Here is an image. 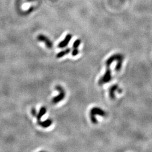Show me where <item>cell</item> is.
I'll return each mask as SVG.
<instances>
[{
  "label": "cell",
  "mask_w": 152,
  "mask_h": 152,
  "mask_svg": "<svg viewBox=\"0 0 152 152\" xmlns=\"http://www.w3.org/2000/svg\"><path fill=\"white\" fill-rule=\"evenodd\" d=\"M78 53H79V50H78V48H73L72 51V55L73 56H77L78 54Z\"/></svg>",
  "instance_id": "4fadbf2b"
},
{
  "label": "cell",
  "mask_w": 152,
  "mask_h": 152,
  "mask_svg": "<svg viewBox=\"0 0 152 152\" xmlns=\"http://www.w3.org/2000/svg\"><path fill=\"white\" fill-rule=\"evenodd\" d=\"M123 59H121L117 61V63L116 64V66H115V70L116 72H119L122 68V66Z\"/></svg>",
  "instance_id": "8fae6325"
},
{
  "label": "cell",
  "mask_w": 152,
  "mask_h": 152,
  "mask_svg": "<svg viewBox=\"0 0 152 152\" xmlns=\"http://www.w3.org/2000/svg\"><path fill=\"white\" fill-rule=\"evenodd\" d=\"M31 113H32V115H33L34 117H36V116H37V111H36V109L35 108H33L31 109Z\"/></svg>",
  "instance_id": "5bb4252c"
},
{
  "label": "cell",
  "mask_w": 152,
  "mask_h": 152,
  "mask_svg": "<svg viewBox=\"0 0 152 152\" xmlns=\"http://www.w3.org/2000/svg\"><path fill=\"white\" fill-rule=\"evenodd\" d=\"M38 123L39 126H41L43 128H47L50 127L53 123V121L51 119H47L44 121H38Z\"/></svg>",
  "instance_id": "ba28073f"
},
{
  "label": "cell",
  "mask_w": 152,
  "mask_h": 152,
  "mask_svg": "<svg viewBox=\"0 0 152 152\" xmlns=\"http://www.w3.org/2000/svg\"><path fill=\"white\" fill-rule=\"evenodd\" d=\"M118 88H119V87H118V85L117 84H115L110 87V89H109V97H110L111 100L115 99V96L114 94V92L118 90Z\"/></svg>",
  "instance_id": "52a82bcc"
},
{
  "label": "cell",
  "mask_w": 152,
  "mask_h": 152,
  "mask_svg": "<svg viewBox=\"0 0 152 152\" xmlns=\"http://www.w3.org/2000/svg\"><path fill=\"white\" fill-rule=\"evenodd\" d=\"M124 57L123 56V55L120 54H114L113 55H112L109 58H108L106 61L105 64L106 66H110L111 65V64L113 63L114 61L115 60H119L121 59H123Z\"/></svg>",
  "instance_id": "5b68a950"
},
{
  "label": "cell",
  "mask_w": 152,
  "mask_h": 152,
  "mask_svg": "<svg viewBox=\"0 0 152 152\" xmlns=\"http://www.w3.org/2000/svg\"><path fill=\"white\" fill-rule=\"evenodd\" d=\"M112 80L111 70L110 66H106V69L105 74L99 80L98 84L99 86H102L103 85L108 83Z\"/></svg>",
  "instance_id": "3957f363"
},
{
  "label": "cell",
  "mask_w": 152,
  "mask_h": 152,
  "mask_svg": "<svg viewBox=\"0 0 152 152\" xmlns=\"http://www.w3.org/2000/svg\"><path fill=\"white\" fill-rule=\"evenodd\" d=\"M117 91H118V92L119 94H121L122 92V90L121 89H120V88H118V90Z\"/></svg>",
  "instance_id": "9a60e30c"
},
{
  "label": "cell",
  "mask_w": 152,
  "mask_h": 152,
  "mask_svg": "<svg viewBox=\"0 0 152 152\" xmlns=\"http://www.w3.org/2000/svg\"><path fill=\"white\" fill-rule=\"evenodd\" d=\"M81 43V40L80 39H77L74 42L73 45V48H78L79 46L80 45Z\"/></svg>",
  "instance_id": "7c38bea8"
},
{
  "label": "cell",
  "mask_w": 152,
  "mask_h": 152,
  "mask_svg": "<svg viewBox=\"0 0 152 152\" xmlns=\"http://www.w3.org/2000/svg\"><path fill=\"white\" fill-rule=\"evenodd\" d=\"M70 52H71V48H66L65 50L60 51L59 53H57L56 55V57L57 58H61V57H63L64 56L68 54Z\"/></svg>",
  "instance_id": "30bf717a"
},
{
  "label": "cell",
  "mask_w": 152,
  "mask_h": 152,
  "mask_svg": "<svg viewBox=\"0 0 152 152\" xmlns=\"http://www.w3.org/2000/svg\"><path fill=\"white\" fill-rule=\"evenodd\" d=\"M96 115H99L100 116L105 117L106 116V113L104 110L98 107H94L91 109L90 113V117L91 122L94 124L98 123V120L95 117Z\"/></svg>",
  "instance_id": "6da1fadb"
},
{
  "label": "cell",
  "mask_w": 152,
  "mask_h": 152,
  "mask_svg": "<svg viewBox=\"0 0 152 152\" xmlns=\"http://www.w3.org/2000/svg\"><path fill=\"white\" fill-rule=\"evenodd\" d=\"M55 89L59 92V94L57 96L54 97L52 100V103L53 104H57L62 101L65 98V92L63 88L60 86V85H57L55 86Z\"/></svg>",
  "instance_id": "7a4b0ae2"
},
{
  "label": "cell",
  "mask_w": 152,
  "mask_h": 152,
  "mask_svg": "<svg viewBox=\"0 0 152 152\" xmlns=\"http://www.w3.org/2000/svg\"><path fill=\"white\" fill-rule=\"evenodd\" d=\"M37 39L40 42H43L45 44L46 46L48 48H51L53 46V44L52 41H51L50 39L48 38L46 36L44 35H39L37 36Z\"/></svg>",
  "instance_id": "277c9868"
},
{
  "label": "cell",
  "mask_w": 152,
  "mask_h": 152,
  "mask_svg": "<svg viewBox=\"0 0 152 152\" xmlns=\"http://www.w3.org/2000/svg\"><path fill=\"white\" fill-rule=\"evenodd\" d=\"M46 112H47L46 108L45 107V106H42V107L40 108V109H39L38 113H37V116H36L37 121H40L42 116H44V115H45L46 113Z\"/></svg>",
  "instance_id": "9c48e42d"
},
{
  "label": "cell",
  "mask_w": 152,
  "mask_h": 152,
  "mask_svg": "<svg viewBox=\"0 0 152 152\" xmlns=\"http://www.w3.org/2000/svg\"><path fill=\"white\" fill-rule=\"evenodd\" d=\"M72 38V35L71 34H70V33L67 34L66 35L65 38L64 39V40L61 41L57 46H58L59 48H60L65 47L66 46L69 44V42L71 41Z\"/></svg>",
  "instance_id": "8992f818"
}]
</instances>
